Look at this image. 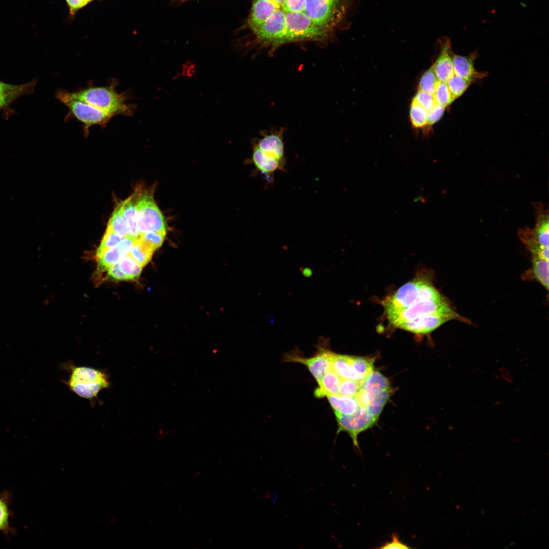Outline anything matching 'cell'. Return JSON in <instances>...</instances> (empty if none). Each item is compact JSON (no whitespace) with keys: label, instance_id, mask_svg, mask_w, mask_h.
<instances>
[{"label":"cell","instance_id":"cell-1","mask_svg":"<svg viewBox=\"0 0 549 549\" xmlns=\"http://www.w3.org/2000/svg\"><path fill=\"white\" fill-rule=\"evenodd\" d=\"M382 304L390 325L415 334H429L452 320L471 324L436 288L430 272H418L386 297Z\"/></svg>","mask_w":549,"mask_h":549},{"label":"cell","instance_id":"cell-2","mask_svg":"<svg viewBox=\"0 0 549 549\" xmlns=\"http://www.w3.org/2000/svg\"><path fill=\"white\" fill-rule=\"evenodd\" d=\"M117 85V81L113 79L106 86L89 85L75 92H67L71 98L84 102L113 117L119 115L132 116L136 106L127 103L130 99V94L127 92L117 93L115 88Z\"/></svg>","mask_w":549,"mask_h":549},{"label":"cell","instance_id":"cell-3","mask_svg":"<svg viewBox=\"0 0 549 549\" xmlns=\"http://www.w3.org/2000/svg\"><path fill=\"white\" fill-rule=\"evenodd\" d=\"M107 375L100 370L86 367H72L68 385L78 396L89 400L96 398L100 391L109 386Z\"/></svg>","mask_w":549,"mask_h":549},{"label":"cell","instance_id":"cell-4","mask_svg":"<svg viewBox=\"0 0 549 549\" xmlns=\"http://www.w3.org/2000/svg\"><path fill=\"white\" fill-rule=\"evenodd\" d=\"M55 97L69 110L66 118H75L82 124L85 136L88 135L92 126L98 125L105 127L113 117L84 102L71 98L67 90H58Z\"/></svg>","mask_w":549,"mask_h":549},{"label":"cell","instance_id":"cell-5","mask_svg":"<svg viewBox=\"0 0 549 549\" xmlns=\"http://www.w3.org/2000/svg\"><path fill=\"white\" fill-rule=\"evenodd\" d=\"M135 197L139 235L148 231L166 233V221L154 200L153 192L145 191Z\"/></svg>","mask_w":549,"mask_h":549},{"label":"cell","instance_id":"cell-6","mask_svg":"<svg viewBox=\"0 0 549 549\" xmlns=\"http://www.w3.org/2000/svg\"><path fill=\"white\" fill-rule=\"evenodd\" d=\"M338 422L337 434L346 432L350 436L353 445L360 452L358 442V435L373 426L377 418L371 415L363 407L359 408L351 415L334 414Z\"/></svg>","mask_w":549,"mask_h":549},{"label":"cell","instance_id":"cell-7","mask_svg":"<svg viewBox=\"0 0 549 549\" xmlns=\"http://www.w3.org/2000/svg\"><path fill=\"white\" fill-rule=\"evenodd\" d=\"M331 354L329 350L320 346L313 357H303L292 353L287 354L284 360L305 365L318 383L323 375L331 370Z\"/></svg>","mask_w":549,"mask_h":549},{"label":"cell","instance_id":"cell-8","mask_svg":"<svg viewBox=\"0 0 549 549\" xmlns=\"http://www.w3.org/2000/svg\"><path fill=\"white\" fill-rule=\"evenodd\" d=\"M252 161L256 171L264 175L268 182L272 181L275 172L285 170V163L265 153L256 144L253 145Z\"/></svg>","mask_w":549,"mask_h":549},{"label":"cell","instance_id":"cell-9","mask_svg":"<svg viewBox=\"0 0 549 549\" xmlns=\"http://www.w3.org/2000/svg\"><path fill=\"white\" fill-rule=\"evenodd\" d=\"M451 43L447 38L441 47L440 54L432 67L438 80L446 82L454 74Z\"/></svg>","mask_w":549,"mask_h":549},{"label":"cell","instance_id":"cell-10","mask_svg":"<svg viewBox=\"0 0 549 549\" xmlns=\"http://www.w3.org/2000/svg\"><path fill=\"white\" fill-rule=\"evenodd\" d=\"M265 153L286 164L285 145L281 132L263 134L255 143Z\"/></svg>","mask_w":549,"mask_h":549},{"label":"cell","instance_id":"cell-11","mask_svg":"<svg viewBox=\"0 0 549 549\" xmlns=\"http://www.w3.org/2000/svg\"><path fill=\"white\" fill-rule=\"evenodd\" d=\"M476 54V53L474 52L466 56L453 54L454 74L471 82L483 77L485 73L478 72L474 68V60Z\"/></svg>","mask_w":549,"mask_h":549},{"label":"cell","instance_id":"cell-12","mask_svg":"<svg viewBox=\"0 0 549 549\" xmlns=\"http://www.w3.org/2000/svg\"><path fill=\"white\" fill-rule=\"evenodd\" d=\"M352 361V356L332 352L331 370L342 379L363 381L365 379H363L356 372Z\"/></svg>","mask_w":549,"mask_h":549},{"label":"cell","instance_id":"cell-13","mask_svg":"<svg viewBox=\"0 0 549 549\" xmlns=\"http://www.w3.org/2000/svg\"><path fill=\"white\" fill-rule=\"evenodd\" d=\"M342 378L331 370L327 372L318 383L314 394L318 399L329 395H338Z\"/></svg>","mask_w":549,"mask_h":549},{"label":"cell","instance_id":"cell-14","mask_svg":"<svg viewBox=\"0 0 549 549\" xmlns=\"http://www.w3.org/2000/svg\"><path fill=\"white\" fill-rule=\"evenodd\" d=\"M532 267L524 273L525 280H534L547 290L548 289V260L539 257H532Z\"/></svg>","mask_w":549,"mask_h":549},{"label":"cell","instance_id":"cell-15","mask_svg":"<svg viewBox=\"0 0 549 549\" xmlns=\"http://www.w3.org/2000/svg\"><path fill=\"white\" fill-rule=\"evenodd\" d=\"M117 208L128 224L130 236L137 238L139 234L137 228V208L135 195L131 196L123 201L117 207Z\"/></svg>","mask_w":549,"mask_h":549},{"label":"cell","instance_id":"cell-16","mask_svg":"<svg viewBox=\"0 0 549 549\" xmlns=\"http://www.w3.org/2000/svg\"><path fill=\"white\" fill-rule=\"evenodd\" d=\"M326 397L334 414L351 415L361 407L356 398L335 395H329Z\"/></svg>","mask_w":549,"mask_h":549},{"label":"cell","instance_id":"cell-17","mask_svg":"<svg viewBox=\"0 0 549 549\" xmlns=\"http://www.w3.org/2000/svg\"><path fill=\"white\" fill-rule=\"evenodd\" d=\"M11 500L10 492L5 491L0 493V532L6 537L15 533L14 528L10 523V518L12 515L10 507Z\"/></svg>","mask_w":549,"mask_h":549},{"label":"cell","instance_id":"cell-18","mask_svg":"<svg viewBox=\"0 0 549 549\" xmlns=\"http://www.w3.org/2000/svg\"><path fill=\"white\" fill-rule=\"evenodd\" d=\"M153 253V251L147 248L137 238L129 254L143 267L150 261Z\"/></svg>","mask_w":549,"mask_h":549},{"label":"cell","instance_id":"cell-19","mask_svg":"<svg viewBox=\"0 0 549 549\" xmlns=\"http://www.w3.org/2000/svg\"><path fill=\"white\" fill-rule=\"evenodd\" d=\"M118 264L122 271L128 276L129 280L134 281L139 278L142 267L129 254L120 260Z\"/></svg>","mask_w":549,"mask_h":549},{"label":"cell","instance_id":"cell-20","mask_svg":"<svg viewBox=\"0 0 549 549\" xmlns=\"http://www.w3.org/2000/svg\"><path fill=\"white\" fill-rule=\"evenodd\" d=\"M107 228L123 238L130 236L128 224L117 207L113 212L109 221Z\"/></svg>","mask_w":549,"mask_h":549},{"label":"cell","instance_id":"cell-21","mask_svg":"<svg viewBox=\"0 0 549 549\" xmlns=\"http://www.w3.org/2000/svg\"><path fill=\"white\" fill-rule=\"evenodd\" d=\"M166 233L148 231L140 234L137 238L147 248L154 252L163 244Z\"/></svg>","mask_w":549,"mask_h":549},{"label":"cell","instance_id":"cell-22","mask_svg":"<svg viewBox=\"0 0 549 549\" xmlns=\"http://www.w3.org/2000/svg\"><path fill=\"white\" fill-rule=\"evenodd\" d=\"M36 84V80L34 79L19 85L11 84L0 80V96L17 93H22L26 95L33 92Z\"/></svg>","mask_w":549,"mask_h":549},{"label":"cell","instance_id":"cell-23","mask_svg":"<svg viewBox=\"0 0 549 549\" xmlns=\"http://www.w3.org/2000/svg\"><path fill=\"white\" fill-rule=\"evenodd\" d=\"M99 265L105 269H108L112 265L117 263L123 258L119 250L116 245L97 256Z\"/></svg>","mask_w":549,"mask_h":549},{"label":"cell","instance_id":"cell-24","mask_svg":"<svg viewBox=\"0 0 549 549\" xmlns=\"http://www.w3.org/2000/svg\"><path fill=\"white\" fill-rule=\"evenodd\" d=\"M446 83L455 100L464 94L470 85L471 82L454 74L447 80Z\"/></svg>","mask_w":549,"mask_h":549},{"label":"cell","instance_id":"cell-25","mask_svg":"<svg viewBox=\"0 0 549 549\" xmlns=\"http://www.w3.org/2000/svg\"><path fill=\"white\" fill-rule=\"evenodd\" d=\"M410 117L411 122L415 128H422L427 124L428 111L413 101L410 108Z\"/></svg>","mask_w":549,"mask_h":549},{"label":"cell","instance_id":"cell-26","mask_svg":"<svg viewBox=\"0 0 549 549\" xmlns=\"http://www.w3.org/2000/svg\"><path fill=\"white\" fill-rule=\"evenodd\" d=\"M353 365L356 372L363 379L374 371V359L353 356Z\"/></svg>","mask_w":549,"mask_h":549},{"label":"cell","instance_id":"cell-27","mask_svg":"<svg viewBox=\"0 0 549 549\" xmlns=\"http://www.w3.org/2000/svg\"><path fill=\"white\" fill-rule=\"evenodd\" d=\"M433 96L436 104L444 107L449 106L454 100L446 82H438Z\"/></svg>","mask_w":549,"mask_h":549},{"label":"cell","instance_id":"cell-28","mask_svg":"<svg viewBox=\"0 0 549 549\" xmlns=\"http://www.w3.org/2000/svg\"><path fill=\"white\" fill-rule=\"evenodd\" d=\"M362 382L342 379L338 395L347 398H356V395L361 389Z\"/></svg>","mask_w":549,"mask_h":549},{"label":"cell","instance_id":"cell-29","mask_svg":"<svg viewBox=\"0 0 549 549\" xmlns=\"http://www.w3.org/2000/svg\"><path fill=\"white\" fill-rule=\"evenodd\" d=\"M123 238V237L112 230L107 228L100 245L97 249L96 257L99 256L105 251L117 245Z\"/></svg>","mask_w":549,"mask_h":549},{"label":"cell","instance_id":"cell-30","mask_svg":"<svg viewBox=\"0 0 549 549\" xmlns=\"http://www.w3.org/2000/svg\"><path fill=\"white\" fill-rule=\"evenodd\" d=\"M438 80L435 73L431 67L425 72L420 79L419 90L434 95Z\"/></svg>","mask_w":549,"mask_h":549},{"label":"cell","instance_id":"cell-31","mask_svg":"<svg viewBox=\"0 0 549 549\" xmlns=\"http://www.w3.org/2000/svg\"><path fill=\"white\" fill-rule=\"evenodd\" d=\"M413 101L425 108L428 111L436 104L433 95L418 90Z\"/></svg>","mask_w":549,"mask_h":549},{"label":"cell","instance_id":"cell-32","mask_svg":"<svg viewBox=\"0 0 549 549\" xmlns=\"http://www.w3.org/2000/svg\"><path fill=\"white\" fill-rule=\"evenodd\" d=\"M445 109V107L436 104L431 110L428 111L427 124L431 126L437 122L443 115Z\"/></svg>","mask_w":549,"mask_h":549},{"label":"cell","instance_id":"cell-33","mask_svg":"<svg viewBox=\"0 0 549 549\" xmlns=\"http://www.w3.org/2000/svg\"><path fill=\"white\" fill-rule=\"evenodd\" d=\"M95 1L101 0H66L69 9V16L73 18L77 12Z\"/></svg>","mask_w":549,"mask_h":549},{"label":"cell","instance_id":"cell-34","mask_svg":"<svg viewBox=\"0 0 549 549\" xmlns=\"http://www.w3.org/2000/svg\"><path fill=\"white\" fill-rule=\"evenodd\" d=\"M108 275L116 281L129 280L128 276L122 271L118 264L116 263L108 268Z\"/></svg>","mask_w":549,"mask_h":549},{"label":"cell","instance_id":"cell-35","mask_svg":"<svg viewBox=\"0 0 549 549\" xmlns=\"http://www.w3.org/2000/svg\"><path fill=\"white\" fill-rule=\"evenodd\" d=\"M380 548H410V547L406 544L402 542L399 539V537L395 534H393L392 539L390 541L386 542Z\"/></svg>","mask_w":549,"mask_h":549},{"label":"cell","instance_id":"cell-36","mask_svg":"<svg viewBox=\"0 0 549 549\" xmlns=\"http://www.w3.org/2000/svg\"><path fill=\"white\" fill-rule=\"evenodd\" d=\"M24 95L22 93H17L0 96V110L5 109L16 99Z\"/></svg>","mask_w":549,"mask_h":549}]
</instances>
